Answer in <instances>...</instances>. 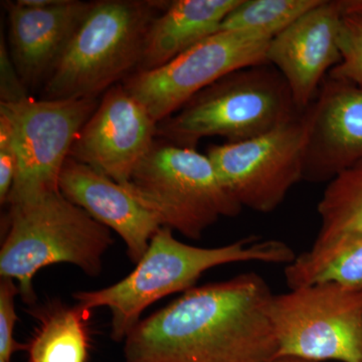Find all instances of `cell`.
Returning <instances> with one entry per match:
<instances>
[{
	"label": "cell",
	"mask_w": 362,
	"mask_h": 362,
	"mask_svg": "<svg viewBox=\"0 0 362 362\" xmlns=\"http://www.w3.org/2000/svg\"><path fill=\"white\" fill-rule=\"evenodd\" d=\"M259 274L192 288L124 339L125 362H268L278 343Z\"/></svg>",
	"instance_id": "cell-1"
},
{
	"label": "cell",
	"mask_w": 362,
	"mask_h": 362,
	"mask_svg": "<svg viewBox=\"0 0 362 362\" xmlns=\"http://www.w3.org/2000/svg\"><path fill=\"white\" fill-rule=\"evenodd\" d=\"M285 242L249 235L214 247L192 246L175 239L173 230L161 228L134 270L116 284L74 294L76 306L87 313L106 307L112 314L111 337L124 341L152 304L178 292H187L206 272L240 263L289 265L296 258Z\"/></svg>",
	"instance_id": "cell-2"
},
{
	"label": "cell",
	"mask_w": 362,
	"mask_h": 362,
	"mask_svg": "<svg viewBox=\"0 0 362 362\" xmlns=\"http://www.w3.org/2000/svg\"><path fill=\"white\" fill-rule=\"evenodd\" d=\"M168 1L99 0L44 85V99H98L135 74L152 21Z\"/></svg>",
	"instance_id": "cell-3"
},
{
	"label": "cell",
	"mask_w": 362,
	"mask_h": 362,
	"mask_svg": "<svg viewBox=\"0 0 362 362\" xmlns=\"http://www.w3.org/2000/svg\"><path fill=\"white\" fill-rule=\"evenodd\" d=\"M113 243L111 230L61 192H54L9 209L8 228L0 247V277L16 281L23 301L33 303L37 272L71 264L96 277Z\"/></svg>",
	"instance_id": "cell-4"
},
{
	"label": "cell",
	"mask_w": 362,
	"mask_h": 362,
	"mask_svg": "<svg viewBox=\"0 0 362 362\" xmlns=\"http://www.w3.org/2000/svg\"><path fill=\"white\" fill-rule=\"evenodd\" d=\"M280 73L269 64L232 71L157 124L156 137L197 148L207 137L233 143L266 134L300 115Z\"/></svg>",
	"instance_id": "cell-5"
},
{
	"label": "cell",
	"mask_w": 362,
	"mask_h": 362,
	"mask_svg": "<svg viewBox=\"0 0 362 362\" xmlns=\"http://www.w3.org/2000/svg\"><path fill=\"white\" fill-rule=\"evenodd\" d=\"M123 187L162 228L188 239H201L221 218L243 211L206 154L159 139Z\"/></svg>",
	"instance_id": "cell-6"
},
{
	"label": "cell",
	"mask_w": 362,
	"mask_h": 362,
	"mask_svg": "<svg viewBox=\"0 0 362 362\" xmlns=\"http://www.w3.org/2000/svg\"><path fill=\"white\" fill-rule=\"evenodd\" d=\"M268 315L278 356L362 362V289L323 283L273 295Z\"/></svg>",
	"instance_id": "cell-7"
},
{
	"label": "cell",
	"mask_w": 362,
	"mask_h": 362,
	"mask_svg": "<svg viewBox=\"0 0 362 362\" xmlns=\"http://www.w3.org/2000/svg\"><path fill=\"white\" fill-rule=\"evenodd\" d=\"M99 103L98 99L37 100L30 96L16 103H0V112L13 125L18 153L9 206L59 192L64 164Z\"/></svg>",
	"instance_id": "cell-8"
},
{
	"label": "cell",
	"mask_w": 362,
	"mask_h": 362,
	"mask_svg": "<svg viewBox=\"0 0 362 362\" xmlns=\"http://www.w3.org/2000/svg\"><path fill=\"white\" fill-rule=\"evenodd\" d=\"M307 130L304 111L266 134L213 145L206 156L223 187L243 209L272 213L291 188L303 180Z\"/></svg>",
	"instance_id": "cell-9"
},
{
	"label": "cell",
	"mask_w": 362,
	"mask_h": 362,
	"mask_svg": "<svg viewBox=\"0 0 362 362\" xmlns=\"http://www.w3.org/2000/svg\"><path fill=\"white\" fill-rule=\"evenodd\" d=\"M272 39L256 32H218L160 68L133 74L122 84L158 124L223 76L266 64Z\"/></svg>",
	"instance_id": "cell-10"
},
{
	"label": "cell",
	"mask_w": 362,
	"mask_h": 362,
	"mask_svg": "<svg viewBox=\"0 0 362 362\" xmlns=\"http://www.w3.org/2000/svg\"><path fill=\"white\" fill-rule=\"evenodd\" d=\"M156 133V121L120 83L105 93L69 157L123 185L153 146Z\"/></svg>",
	"instance_id": "cell-11"
},
{
	"label": "cell",
	"mask_w": 362,
	"mask_h": 362,
	"mask_svg": "<svg viewBox=\"0 0 362 362\" xmlns=\"http://www.w3.org/2000/svg\"><path fill=\"white\" fill-rule=\"evenodd\" d=\"M343 14V1L321 0L269 44L267 64L284 78L300 113L310 106L325 76L341 61L338 39Z\"/></svg>",
	"instance_id": "cell-12"
},
{
	"label": "cell",
	"mask_w": 362,
	"mask_h": 362,
	"mask_svg": "<svg viewBox=\"0 0 362 362\" xmlns=\"http://www.w3.org/2000/svg\"><path fill=\"white\" fill-rule=\"evenodd\" d=\"M303 180L330 182L362 161V87L326 78L305 110Z\"/></svg>",
	"instance_id": "cell-13"
},
{
	"label": "cell",
	"mask_w": 362,
	"mask_h": 362,
	"mask_svg": "<svg viewBox=\"0 0 362 362\" xmlns=\"http://www.w3.org/2000/svg\"><path fill=\"white\" fill-rule=\"evenodd\" d=\"M90 6L78 0H58L47 7L6 2L9 54L28 89L45 85Z\"/></svg>",
	"instance_id": "cell-14"
},
{
	"label": "cell",
	"mask_w": 362,
	"mask_h": 362,
	"mask_svg": "<svg viewBox=\"0 0 362 362\" xmlns=\"http://www.w3.org/2000/svg\"><path fill=\"white\" fill-rule=\"evenodd\" d=\"M59 188L69 201L118 233L134 264L162 228L153 214L108 176L69 157L59 175Z\"/></svg>",
	"instance_id": "cell-15"
},
{
	"label": "cell",
	"mask_w": 362,
	"mask_h": 362,
	"mask_svg": "<svg viewBox=\"0 0 362 362\" xmlns=\"http://www.w3.org/2000/svg\"><path fill=\"white\" fill-rule=\"evenodd\" d=\"M240 0H175L152 21L139 71L156 70L218 33Z\"/></svg>",
	"instance_id": "cell-16"
},
{
	"label": "cell",
	"mask_w": 362,
	"mask_h": 362,
	"mask_svg": "<svg viewBox=\"0 0 362 362\" xmlns=\"http://www.w3.org/2000/svg\"><path fill=\"white\" fill-rule=\"evenodd\" d=\"M284 275L289 289L323 283L362 289V235L312 245L286 266Z\"/></svg>",
	"instance_id": "cell-17"
},
{
	"label": "cell",
	"mask_w": 362,
	"mask_h": 362,
	"mask_svg": "<svg viewBox=\"0 0 362 362\" xmlns=\"http://www.w3.org/2000/svg\"><path fill=\"white\" fill-rule=\"evenodd\" d=\"M317 209L321 225L315 246L362 235V161L327 183Z\"/></svg>",
	"instance_id": "cell-18"
},
{
	"label": "cell",
	"mask_w": 362,
	"mask_h": 362,
	"mask_svg": "<svg viewBox=\"0 0 362 362\" xmlns=\"http://www.w3.org/2000/svg\"><path fill=\"white\" fill-rule=\"evenodd\" d=\"M84 314L78 306L59 307L42 317L28 344L30 362H87L89 337Z\"/></svg>",
	"instance_id": "cell-19"
},
{
	"label": "cell",
	"mask_w": 362,
	"mask_h": 362,
	"mask_svg": "<svg viewBox=\"0 0 362 362\" xmlns=\"http://www.w3.org/2000/svg\"><path fill=\"white\" fill-rule=\"evenodd\" d=\"M321 0H240L218 32H256L274 37Z\"/></svg>",
	"instance_id": "cell-20"
},
{
	"label": "cell",
	"mask_w": 362,
	"mask_h": 362,
	"mask_svg": "<svg viewBox=\"0 0 362 362\" xmlns=\"http://www.w3.org/2000/svg\"><path fill=\"white\" fill-rule=\"evenodd\" d=\"M338 42L341 61L328 77L362 87V9H344Z\"/></svg>",
	"instance_id": "cell-21"
},
{
	"label": "cell",
	"mask_w": 362,
	"mask_h": 362,
	"mask_svg": "<svg viewBox=\"0 0 362 362\" xmlns=\"http://www.w3.org/2000/svg\"><path fill=\"white\" fill-rule=\"evenodd\" d=\"M20 294L18 285L13 279L0 280V361L11 362L18 350L25 349L14 339L16 315V298Z\"/></svg>",
	"instance_id": "cell-22"
},
{
	"label": "cell",
	"mask_w": 362,
	"mask_h": 362,
	"mask_svg": "<svg viewBox=\"0 0 362 362\" xmlns=\"http://www.w3.org/2000/svg\"><path fill=\"white\" fill-rule=\"evenodd\" d=\"M18 170V153L13 128L6 114L0 112V202L7 204Z\"/></svg>",
	"instance_id": "cell-23"
},
{
	"label": "cell",
	"mask_w": 362,
	"mask_h": 362,
	"mask_svg": "<svg viewBox=\"0 0 362 362\" xmlns=\"http://www.w3.org/2000/svg\"><path fill=\"white\" fill-rule=\"evenodd\" d=\"M0 103H16L30 97L28 88L13 65L4 37L0 45Z\"/></svg>",
	"instance_id": "cell-24"
},
{
	"label": "cell",
	"mask_w": 362,
	"mask_h": 362,
	"mask_svg": "<svg viewBox=\"0 0 362 362\" xmlns=\"http://www.w3.org/2000/svg\"><path fill=\"white\" fill-rule=\"evenodd\" d=\"M268 362H318L311 361V359L303 358V357L293 356H278L274 357Z\"/></svg>",
	"instance_id": "cell-25"
},
{
	"label": "cell",
	"mask_w": 362,
	"mask_h": 362,
	"mask_svg": "<svg viewBox=\"0 0 362 362\" xmlns=\"http://www.w3.org/2000/svg\"><path fill=\"white\" fill-rule=\"evenodd\" d=\"M0 362H8V361H0Z\"/></svg>",
	"instance_id": "cell-26"
}]
</instances>
